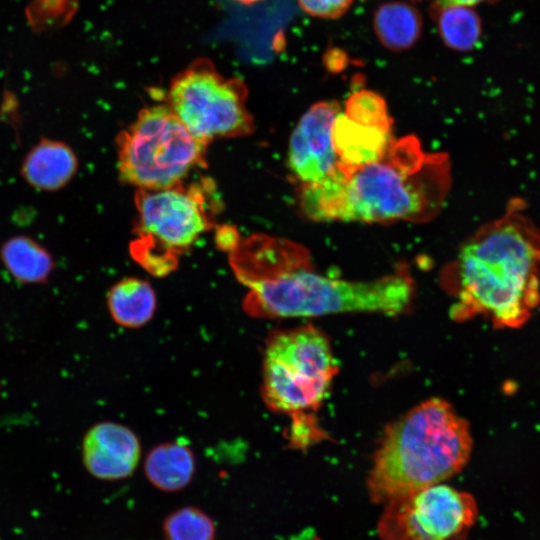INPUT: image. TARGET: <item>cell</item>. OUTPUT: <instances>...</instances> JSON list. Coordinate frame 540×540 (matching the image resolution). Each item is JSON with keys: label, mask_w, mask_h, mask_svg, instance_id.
I'll return each mask as SVG.
<instances>
[{"label": "cell", "mask_w": 540, "mask_h": 540, "mask_svg": "<svg viewBox=\"0 0 540 540\" xmlns=\"http://www.w3.org/2000/svg\"><path fill=\"white\" fill-rule=\"evenodd\" d=\"M164 540H216L214 519L197 506L187 505L170 512L162 522Z\"/></svg>", "instance_id": "d6986e66"}, {"label": "cell", "mask_w": 540, "mask_h": 540, "mask_svg": "<svg viewBox=\"0 0 540 540\" xmlns=\"http://www.w3.org/2000/svg\"><path fill=\"white\" fill-rule=\"evenodd\" d=\"M234 1L244 4V5H252L262 0H234Z\"/></svg>", "instance_id": "603a6c76"}, {"label": "cell", "mask_w": 540, "mask_h": 540, "mask_svg": "<svg viewBox=\"0 0 540 540\" xmlns=\"http://www.w3.org/2000/svg\"><path fill=\"white\" fill-rule=\"evenodd\" d=\"M391 122H374L339 112L332 125L337 169L355 168L378 159L392 140Z\"/></svg>", "instance_id": "7c38bea8"}, {"label": "cell", "mask_w": 540, "mask_h": 540, "mask_svg": "<svg viewBox=\"0 0 540 540\" xmlns=\"http://www.w3.org/2000/svg\"><path fill=\"white\" fill-rule=\"evenodd\" d=\"M323 61L330 72H340L346 67L348 57L341 49L332 48L327 50Z\"/></svg>", "instance_id": "44dd1931"}, {"label": "cell", "mask_w": 540, "mask_h": 540, "mask_svg": "<svg viewBox=\"0 0 540 540\" xmlns=\"http://www.w3.org/2000/svg\"><path fill=\"white\" fill-rule=\"evenodd\" d=\"M81 453L83 464L93 477L118 481L134 473L141 458V445L129 427L100 422L86 432Z\"/></svg>", "instance_id": "8fae6325"}, {"label": "cell", "mask_w": 540, "mask_h": 540, "mask_svg": "<svg viewBox=\"0 0 540 540\" xmlns=\"http://www.w3.org/2000/svg\"><path fill=\"white\" fill-rule=\"evenodd\" d=\"M196 470L192 450L178 442L162 443L146 455L144 473L148 482L156 489L174 493L186 488Z\"/></svg>", "instance_id": "5bb4252c"}, {"label": "cell", "mask_w": 540, "mask_h": 540, "mask_svg": "<svg viewBox=\"0 0 540 540\" xmlns=\"http://www.w3.org/2000/svg\"><path fill=\"white\" fill-rule=\"evenodd\" d=\"M247 97L241 79L226 77L211 60L198 58L172 78L166 104L195 137L210 144L254 131Z\"/></svg>", "instance_id": "ba28073f"}, {"label": "cell", "mask_w": 540, "mask_h": 540, "mask_svg": "<svg viewBox=\"0 0 540 540\" xmlns=\"http://www.w3.org/2000/svg\"><path fill=\"white\" fill-rule=\"evenodd\" d=\"M78 167V157L68 143L41 138L25 154L20 174L33 189L56 192L72 181Z\"/></svg>", "instance_id": "4fadbf2b"}, {"label": "cell", "mask_w": 540, "mask_h": 540, "mask_svg": "<svg viewBox=\"0 0 540 540\" xmlns=\"http://www.w3.org/2000/svg\"><path fill=\"white\" fill-rule=\"evenodd\" d=\"M447 277L455 320L483 315L497 326L522 325L540 297V229L523 202L511 201L502 216L466 240Z\"/></svg>", "instance_id": "7a4b0ae2"}, {"label": "cell", "mask_w": 540, "mask_h": 540, "mask_svg": "<svg viewBox=\"0 0 540 540\" xmlns=\"http://www.w3.org/2000/svg\"><path fill=\"white\" fill-rule=\"evenodd\" d=\"M415 1H420V0H415Z\"/></svg>", "instance_id": "d4e9b609"}, {"label": "cell", "mask_w": 540, "mask_h": 540, "mask_svg": "<svg viewBox=\"0 0 540 540\" xmlns=\"http://www.w3.org/2000/svg\"><path fill=\"white\" fill-rule=\"evenodd\" d=\"M471 451L465 419L444 399L425 400L385 428L368 472V496L384 505L443 483L464 468Z\"/></svg>", "instance_id": "3957f363"}, {"label": "cell", "mask_w": 540, "mask_h": 540, "mask_svg": "<svg viewBox=\"0 0 540 540\" xmlns=\"http://www.w3.org/2000/svg\"><path fill=\"white\" fill-rule=\"evenodd\" d=\"M423 21L411 4L388 1L381 4L373 16L375 34L381 44L393 51L412 47L420 38Z\"/></svg>", "instance_id": "e0dca14e"}, {"label": "cell", "mask_w": 540, "mask_h": 540, "mask_svg": "<svg viewBox=\"0 0 540 540\" xmlns=\"http://www.w3.org/2000/svg\"><path fill=\"white\" fill-rule=\"evenodd\" d=\"M484 0H437L435 3L443 6H472Z\"/></svg>", "instance_id": "7402d4cb"}, {"label": "cell", "mask_w": 540, "mask_h": 540, "mask_svg": "<svg viewBox=\"0 0 540 540\" xmlns=\"http://www.w3.org/2000/svg\"><path fill=\"white\" fill-rule=\"evenodd\" d=\"M0 261L15 281L26 285L46 283L55 268L50 251L27 235H15L4 241Z\"/></svg>", "instance_id": "9a60e30c"}, {"label": "cell", "mask_w": 540, "mask_h": 540, "mask_svg": "<svg viewBox=\"0 0 540 540\" xmlns=\"http://www.w3.org/2000/svg\"><path fill=\"white\" fill-rule=\"evenodd\" d=\"M134 260L148 273L163 277L175 271L179 257L207 232L212 221L201 188L184 182L135 194Z\"/></svg>", "instance_id": "52a82bcc"}, {"label": "cell", "mask_w": 540, "mask_h": 540, "mask_svg": "<svg viewBox=\"0 0 540 540\" xmlns=\"http://www.w3.org/2000/svg\"><path fill=\"white\" fill-rule=\"evenodd\" d=\"M335 101L313 104L299 119L288 144V168L299 186L316 185L337 169L332 125L340 112Z\"/></svg>", "instance_id": "30bf717a"}, {"label": "cell", "mask_w": 540, "mask_h": 540, "mask_svg": "<svg viewBox=\"0 0 540 540\" xmlns=\"http://www.w3.org/2000/svg\"><path fill=\"white\" fill-rule=\"evenodd\" d=\"M207 146L166 103L145 107L116 137L118 176L136 190L181 184L203 164Z\"/></svg>", "instance_id": "8992f818"}, {"label": "cell", "mask_w": 540, "mask_h": 540, "mask_svg": "<svg viewBox=\"0 0 540 540\" xmlns=\"http://www.w3.org/2000/svg\"><path fill=\"white\" fill-rule=\"evenodd\" d=\"M478 516L474 497L444 483L383 505L381 540H467Z\"/></svg>", "instance_id": "9c48e42d"}, {"label": "cell", "mask_w": 540, "mask_h": 540, "mask_svg": "<svg viewBox=\"0 0 540 540\" xmlns=\"http://www.w3.org/2000/svg\"><path fill=\"white\" fill-rule=\"evenodd\" d=\"M156 306L153 287L138 277L119 280L107 294V307L111 318L125 328L134 329L146 325L153 318Z\"/></svg>", "instance_id": "2e32d148"}, {"label": "cell", "mask_w": 540, "mask_h": 540, "mask_svg": "<svg viewBox=\"0 0 540 540\" xmlns=\"http://www.w3.org/2000/svg\"><path fill=\"white\" fill-rule=\"evenodd\" d=\"M353 0H298L309 15L319 18H338L351 6Z\"/></svg>", "instance_id": "ffe728a7"}, {"label": "cell", "mask_w": 540, "mask_h": 540, "mask_svg": "<svg viewBox=\"0 0 540 540\" xmlns=\"http://www.w3.org/2000/svg\"><path fill=\"white\" fill-rule=\"evenodd\" d=\"M439 35L445 45L453 50H471L481 36V21L468 6L433 5Z\"/></svg>", "instance_id": "ac0fdd59"}, {"label": "cell", "mask_w": 540, "mask_h": 540, "mask_svg": "<svg viewBox=\"0 0 540 540\" xmlns=\"http://www.w3.org/2000/svg\"><path fill=\"white\" fill-rule=\"evenodd\" d=\"M414 285L407 272L374 280L331 278L311 260L280 266L256 280L243 300L255 318L316 317L339 313L400 314L410 305Z\"/></svg>", "instance_id": "277c9868"}, {"label": "cell", "mask_w": 540, "mask_h": 540, "mask_svg": "<svg viewBox=\"0 0 540 540\" xmlns=\"http://www.w3.org/2000/svg\"><path fill=\"white\" fill-rule=\"evenodd\" d=\"M309 540H321V539L318 538V537H314V538H311V539H309Z\"/></svg>", "instance_id": "cb8c5ba5"}, {"label": "cell", "mask_w": 540, "mask_h": 540, "mask_svg": "<svg viewBox=\"0 0 540 540\" xmlns=\"http://www.w3.org/2000/svg\"><path fill=\"white\" fill-rule=\"evenodd\" d=\"M338 370L328 337L312 324L275 331L268 337L261 393L272 411L290 418V446L306 449L328 438L317 412Z\"/></svg>", "instance_id": "5b68a950"}, {"label": "cell", "mask_w": 540, "mask_h": 540, "mask_svg": "<svg viewBox=\"0 0 540 540\" xmlns=\"http://www.w3.org/2000/svg\"><path fill=\"white\" fill-rule=\"evenodd\" d=\"M450 187L448 155L425 151L407 135L392 138L374 161L299 186L298 205L316 222L425 223L439 214Z\"/></svg>", "instance_id": "6da1fadb"}]
</instances>
